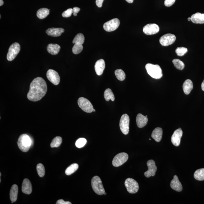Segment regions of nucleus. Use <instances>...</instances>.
<instances>
[{"instance_id":"nucleus-4","label":"nucleus","mask_w":204,"mask_h":204,"mask_svg":"<svg viewBox=\"0 0 204 204\" xmlns=\"http://www.w3.org/2000/svg\"><path fill=\"white\" fill-rule=\"evenodd\" d=\"M91 185L93 191L99 195H102L105 193L102 180L99 176H94L92 179Z\"/></svg>"},{"instance_id":"nucleus-27","label":"nucleus","mask_w":204,"mask_h":204,"mask_svg":"<svg viewBox=\"0 0 204 204\" xmlns=\"http://www.w3.org/2000/svg\"><path fill=\"white\" fill-rule=\"evenodd\" d=\"M79 168V165L76 163H73L70 165L67 168L65 171V174L67 176L71 175L78 170Z\"/></svg>"},{"instance_id":"nucleus-43","label":"nucleus","mask_w":204,"mask_h":204,"mask_svg":"<svg viewBox=\"0 0 204 204\" xmlns=\"http://www.w3.org/2000/svg\"><path fill=\"white\" fill-rule=\"evenodd\" d=\"M201 86L202 90L204 91V80L202 83Z\"/></svg>"},{"instance_id":"nucleus-38","label":"nucleus","mask_w":204,"mask_h":204,"mask_svg":"<svg viewBox=\"0 0 204 204\" xmlns=\"http://www.w3.org/2000/svg\"><path fill=\"white\" fill-rule=\"evenodd\" d=\"M73 13V9L69 8L62 13V16L64 18H69Z\"/></svg>"},{"instance_id":"nucleus-37","label":"nucleus","mask_w":204,"mask_h":204,"mask_svg":"<svg viewBox=\"0 0 204 204\" xmlns=\"http://www.w3.org/2000/svg\"><path fill=\"white\" fill-rule=\"evenodd\" d=\"M83 47L82 45L75 44L72 48V52L74 54H78L82 51Z\"/></svg>"},{"instance_id":"nucleus-11","label":"nucleus","mask_w":204,"mask_h":204,"mask_svg":"<svg viewBox=\"0 0 204 204\" xmlns=\"http://www.w3.org/2000/svg\"><path fill=\"white\" fill-rule=\"evenodd\" d=\"M176 38L175 35L168 33L161 37L159 39V42L164 46H168L175 42Z\"/></svg>"},{"instance_id":"nucleus-46","label":"nucleus","mask_w":204,"mask_h":204,"mask_svg":"<svg viewBox=\"0 0 204 204\" xmlns=\"http://www.w3.org/2000/svg\"><path fill=\"white\" fill-rule=\"evenodd\" d=\"M188 21H191V17L188 18Z\"/></svg>"},{"instance_id":"nucleus-20","label":"nucleus","mask_w":204,"mask_h":204,"mask_svg":"<svg viewBox=\"0 0 204 204\" xmlns=\"http://www.w3.org/2000/svg\"><path fill=\"white\" fill-rule=\"evenodd\" d=\"M64 32V30L63 28H52L47 29L46 31V33L49 36L53 37H58L60 36L61 34Z\"/></svg>"},{"instance_id":"nucleus-12","label":"nucleus","mask_w":204,"mask_h":204,"mask_svg":"<svg viewBox=\"0 0 204 204\" xmlns=\"http://www.w3.org/2000/svg\"><path fill=\"white\" fill-rule=\"evenodd\" d=\"M47 77L48 80L55 85H58L60 81V78L57 72L52 69L48 70Z\"/></svg>"},{"instance_id":"nucleus-44","label":"nucleus","mask_w":204,"mask_h":204,"mask_svg":"<svg viewBox=\"0 0 204 204\" xmlns=\"http://www.w3.org/2000/svg\"><path fill=\"white\" fill-rule=\"evenodd\" d=\"M127 2L129 3H132L133 2V0H125Z\"/></svg>"},{"instance_id":"nucleus-31","label":"nucleus","mask_w":204,"mask_h":204,"mask_svg":"<svg viewBox=\"0 0 204 204\" xmlns=\"http://www.w3.org/2000/svg\"><path fill=\"white\" fill-rule=\"evenodd\" d=\"M62 141V138L60 136H56L52 140L51 144H50V146L52 148H58L61 145Z\"/></svg>"},{"instance_id":"nucleus-47","label":"nucleus","mask_w":204,"mask_h":204,"mask_svg":"<svg viewBox=\"0 0 204 204\" xmlns=\"http://www.w3.org/2000/svg\"><path fill=\"white\" fill-rule=\"evenodd\" d=\"M93 112H96L95 110L94 109H93Z\"/></svg>"},{"instance_id":"nucleus-3","label":"nucleus","mask_w":204,"mask_h":204,"mask_svg":"<svg viewBox=\"0 0 204 204\" xmlns=\"http://www.w3.org/2000/svg\"><path fill=\"white\" fill-rule=\"evenodd\" d=\"M145 69L148 74L154 79H159L162 76V71L159 65L149 63L145 65Z\"/></svg>"},{"instance_id":"nucleus-49","label":"nucleus","mask_w":204,"mask_h":204,"mask_svg":"<svg viewBox=\"0 0 204 204\" xmlns=\"http://www.w3.org/2000/svg\"><path fill=\"white\" fill-rule=\"evenodd\" d=\"M146 116V117H147V116H147V115H146V116Z\"/></svg>"},{"instance_id":"nucleus-22","label":"nucleus","mask_w":204,"mask_h":204,"mask_svg":"<svg viewBox=\"0 0 204 204\" xmlns=\"http://www.w3.org/2000/svg\"><path fill=\"white\" fill-rule=\"evenodd\" d=\"M162 129L159 127L153 130L151 135L152 137L157 142H160L162 140Z\"/></svg>"},{"instance_id":"nucleus-34","label":"nucleus","mask_w":204,"mask_h":204,"mask_svg":"<svg viewBox=\"0 0 204 204\" xmlns=\"http://www.w3.org/2000/svg\"><path fill=\"white\" fill-rule=\"evenodd\" d=\"M38 175L40 177H43L45 174V168L41 163L38 164L36 167Z\"/></svg>"},{"instance_id":"nucleus-5","label":"nucleus","mask_w":204,"mask_h":204,"mask_svg":"<svg viewBox=\"0 0 204 204\" xmlns=\"http://www.w3.org/2000/svg\"><path fill=\"white\" fill-rule=\"evenodd\" d=\"M78 103L80 108L85 112L91 113L94 109L91 103L85 98H79L78 99Z\"/></svg>"},{"instance_id":"nucleus-7","label":"nucleus","mask_w":204,"mask_h":204,"mask_svg":"<svg viewBox=\"0 0 204 204\" xmlns=\"http://www.w3.org/2000/svg\"><path fill=\"white\" fill-rule=\"evenodd\" d=\"M125 186L127 191L130 194H135L139 191V184L136 181L132 179H127L125 180Z\"/></svg>"},{"instance_id":"nucleus-41","label":"nucleus","mask_w":204,"mask_h":204,"mask_svg":"<svg viewBox=\"0 0 204 204\" xmlns=\"http://www.w3.org/2000/svg\"><path fill=\"white\" fill-rule=\"evenodd\" d=\"M56 204H71V202H65L63 200L61 199L57 201L56 202Z\"/></svg>"},{"instance_id":"nucleus-33","label":"nucleus","mask_w":204,"mask_h":204,"mask_svg":"<svg viewBox=\"0 0 204 204\" xmlns=\"http://www.w3.org/2000/svg\"><path fill=\"white\" fill-rule=\"evenodd\" d=\"M115 74L116 78L119 81H124L125 78V74L122 69H117L115 72Z\"/></svg>"},{"instance_id":"nucleus-15","label":"nucleus","mask_w":204,"mask_h":204,"mask_svg":"<svg viewBox=\"0 0 204 204\" xmlns=\"http://www.w3.org/2000/svg\"><path fill=\"white\" fill-rule=\"evenodd\" d=\"M182 135V129L179 128L174 131L171 137V142L175 146H179L180 144L181 139Z\"/></svg>"},{"instance_id":"nucleus-16","label":"nucleus","mask_w":204,"mask_h":204,"mask_svg":"<svg viewBox=\"0 0 204 204\" xmlns=\"http://www.w3.org/2000/svg\"><path fill=\"white\" fill-rule=\"evenodd\" d=\"M105 68V62L103 59H100L96 61L95 65V69L98 75H101Z\"/></svg>"},{"instance_id":"nucleus-23","label":"nucleus","mask_w":204,"mask_h":204,"mask_svg":"<svg viewBox=\"0 0 204 204\" xmlns=\"http://www.w3.org/2000/svg\"><path fill=\"white\" fill-rule=\"evenodd\" d=\"M61 47L58 44H50L47 47V50L52 55H57L60 50Z\"/></svg>"},{"instance_id":"nucleus-36","label":"nucleus","mask_w":204,"mask_h":204,"mask_svg":"<svg viewBox=\"0 0 204 204\" xmlns=\"http://www.w3.org/2000/svg\"><path fill=\"white\" fill-rule=\"evenodd\" d=\"M188 51V49L184 47H178L176 50V54L179 56H184Z\"/></svg>"},{"instance_id":"nucleus-1","label":"nucleus","mask_w":204,"mask_h":204,"mask_svg":"<svg viewBox=\"0 0 204 204\" xmlns=\"http://www.w3.org/2000/svg\"><path fill=\"white\" fill-rule=\"evenodd\" d=\"M46 82L42 78H35L31 83L27 97L29 100L36 102L40 100L47 92Z\"/></svg>"},{"instance_id":"nucleus-9","label":"nucleus","mask_w":204,"mask_h":204,"mask_svg":"<svg viewBox=\"0 0 204 204\" xmlns=\"http://www.w3.org/2000/svg\"><path fill=\"white\" fill-rule=\"evenodd\" d=\"M128 157V155L126 153H119L113 158L112 165L114 167L120 166L127 162Z\"/></svg>"},{"instance_id":"nucleus-6","label":"nucleus","mask_w":204,"mask_h":204,"mask_svg":"<svg viewBox=\"0 0 204 204\" xmlns=\"http://www.w3.org/2000/svg\"><path fill=\"white\" fill-rule=\"evenodd\" d=\"M20 50V45L18 43L15 42L11 45L7 55L8 60L12 61L14 59L19 53Z\"/></svg>"},{"instance_id":"nucleus-28","label":"nucleus","mask_w":204,"mask_h":204,"mask_svg":"<svg viewBox=\"0 0 204 204\" xmlns=\"http://www.w3.org/2000/svg\"><path fill=\"white\" fill-rule=\"evenodd\" d=\"M104 97L105 100L109 102L111 99L112 101L113 102L115 100V96L114 94L112 92L111 89H106L104 93Z\"/></svg>"},{"instance_id":"nucleus-42","label":"nucleus","mask_w":204,"mask_h":204,"mask_svg":"<svg viewBox=\"0 0 204 204\" xmlns=\"http://www.w3.org/2000/svg\"><path fill=\"white\" fill-rule=\"evenodd\" d=\"M104 0H96V5L99 8L102 7V3Z\"/></svg>"},{"instance_id":"nucleus-26","label":"nucleus","mask_w":204,"mask_h":204,"mask_svg":"<svg viewBox=\"0 0 204 204\" xmlns=\"http://www.w3.org/2000/svg\"><path fill=\"white\" fill-rule=\"evenodd\" d=\"M50 10L47 8L40 9L37 12V16L40 19H43L49 14Z\"/></svg>"},{"instance_id":"nucleus-35","label":"nucleus","mask_w":204,"mask_h":204,"mask_svg":"<svg viewBox=\"0 0 204 204\" xmlns=\"http://www.w3.org/2000/svg\"><path fill=\"white\" fill-rule=\"evenodd\" d=\"M87 141L84 138H80L76 141L75 145L77 148H81L84 146L86 144Z\"/></svg>"},{"instance_id":"nucleus-32","label":"nucleus","mask_w":204,"mask_h":204,"mask_svg":"<svg viewBox=\"0 0 204 204\" xmlns=\"http://www.w3.org/2000/svg\"><path fill=\"white\" fill-rule=\"evenodd\" d=\"M172 62L174 64V66L177 69L182 70H183L184 68H185V64L180 60L178 59H174L172 61Z\"/></svg>"},{"instance_id":"nucleus-19","label":"nucleus","mask_w":204,"mask_h":204,"mask_svg":"<svg viewBox=\"0 0 204 204\" xmlns=\"http://www.w3.org/2000/svg\"><path fill=\"white\" fill-rule=\"evenodd\" d=\"M22 191L23 192L26 194H30L32 192V185L28 179H24L22 184Z\"/></svg>"},{"instance_id":"nucleus-14","label":"nucleus","mask_w":204,"mask_h":204,"mask_svg":"<svg viewBox=\"0 0 204 204\" xmlns=\"http://www.w3.org/2000/svg\"><path fill=\"white\" fill-rule=\"evenodd\" d=\"M159 28L157 24H147L143 27V32L147 35L156 34L159 32Z\"/></svg>"},{"instance_id":"nucleus-13","label":"nucleus","mask_w":204,"mask_h":204,"mask_svg":"<svg viewBox=\"0 0 204 204\" xmlns=\"http://www.w3.org/2000/svg\"><path fill=\"white\" fill-rule=\"evenodd\" d=\"M148 169V171L145 173V177L149 178L151 176H154L156 175L157 171V167L156 165V162L153 160H149L147 162Z\"/></svg>"},{"instance_id":"nucleus-40","label":"nucleus","mask_w":204,"mask_h":204,"mask_svg":"<svg viewBox=\"0 0 204 204\" xmlns=\"http://www.w3.org/2000/svg\"><path fill=\"white\" fill-rule=\"evenodd\" d=\"M80 10V8L77 7H75L73 9V15L74 16H77V13H79Z\"/></svg>"},{"instance_id":"nucleus-10","label":"nucleus","mask_w":204,"mask_h":204,"mask_svg":"<svg viewBox=\"0 0 204 204\" xmlns=\"http://www.w3.org/2000/svg\"><path fill=\"white\" fill-rule=\"evenodd\" d=\"M120 25V21L117 18H115L105 23L104 24V30L107 32L114 31L119 28Z\"/></svg>"},{"instance_id":"nucleus-39","label":"nucleus","mask_w":204,"mask_h":204,"mask_svg":"<svg viewBox=\"0 0 204 204\" xmlns=\"http://www.w3.org/2000/svg\"><path fill=\"white\" fill-rule=\"evenodd\" d=\"M176 0H165V5L166 7H170L175 2Z\"/></svg>"},{"instance_id":"nucleus-29","label":"nucleus","mask_w":204,"mask_h":204,"mask_svg":"<svg viewBox=\"0 0 204 204\" xmlns=\"http://www.w3.org/2000/svg\"><path fill=\"white\" fill-rule=\"evenodd\" d=\"M85 41V38L82 33H79L75 37L73 41V43L74 44L82 45Z\"/></svg>"},{"instance_id":"nucleus-25","label":"nucleus","mask_w":204,"mask_h":204,"mask_svg":"<svg viewBox=\"0 0 204 204\" xmlns=\"http://www.w3.org/2000/svg\"><path fill=\"white\" fill-rule=\"evenodd\" d=\"M18 187L17 185H14L12 186L10 191V199L12 203L16 201L18 198Z\"/></svg>"},{"instance_id":"nucleus-2","label":"nucleus","mask_w":204,"mask_h":204,"mask_svg":"<svg viewBox=\"0 0 204 204\" xmlns=\"http://www.w3.org/2000/svg\"><path fill=\"white\" fill-rule=\"evenodd\" d=\"M19 149L23 152H27L30 149L32 145V140L27 135L24 134L20 136L18 141Z\"/></svg>"},{"instance_id":"nucleus-30","label":"nucleus","mask_w":204,"mask_h":204,"mask_svg":"<svg viewBox=\"0 0 204 204\" xmlns=\"http://www.w3.org/2000/svg\"><path fill=\"white\" fill-rule=\"evenodd\" d=\"M194 177L197 180H204V168L197 170L194 173Z\"/></svg>"},{"instance_id":"nucleus-45","label":"nucleus","mask_w":204,"mask_h":204,"mask_svg":"<svg viewBox=\"0 0 204 204\" xmlns=\"http://www.w3.org/2000/svg\"><path fill=\"white\" fill-rule=\"evenodd\" d=\"M3 4H4V1L3 0H0V6H2Z\"/></svg>"},{"instance_id":"nucleus-18","label":"nucleus","mask_w":204,"mask_h":204,"mask_svg":"<svg viewBox=\"0 0 204 204\" xmlns=\"http://www.w3.org/2000/svg\"><path fill=\"white\" fill-rule=\"evenodd\" d=\"M148 118L141 113H139L136 116V124L139 128H142L145 126L148 123Z\"/></svg>"},{"instance_id":"nucleus-17","label":"nucleus","mask_w":204,"mask_h":204,"mask_svg":"<svg viewBox=\"0 0 204 204\" xmlns=\"http://www.w3.org/2000/svg\"><path fill=\"white\" fill-rule=\"evenodd\" d=\"M171 187L172 189L177 192H181L182 191V187L178 177L177 176H174V179L171 181Z\"/></svg>"},{"instance_id":"nucleus-21","label":"nucleus","mask_w":204,"mask_h":204,"mask_svg":"<svg viewBox=\"0 0 204 204\" xmlns=\"http://www.w3.org/2000/svg\"><path fill=\"white\" fill-rule=\"evenodd\" d=\"M191 21L194 24H204V14L197 13L193 14L191 16Z\"/></svg>"},{"instance_id":"nucleus-24","label":"nucleus","mask_w":204,"mask_h":204,"mask_svg":"<svg viewBox=\"0 0 204 204\" xmlns=\"http://www.w3.org/2000/svg\"><path fill=\"white\" fill-rule=\"evenodd\" d=\"M182 88L184 93L186 95H189L191 93L193 89V84L191 80L187 79L184 82Z\"/></svg>"},{"instance_id":"nucleus-8","label":"nucleus","mask_w":204,"mask_h":204,"mask_svg":"<svg viewBox=\"0 0 204 204\" xmlns=\"http://www.w3.org/2000/svg\"><path fill=\"white\" fill-rule=\"evenodd\" d=\"M130 119L128 115L125 114L121 117L119 122V127L122 132L125 135L128 134L129 129Z\"/></svg>"},{"instance_id":"nucleus-48","label":"nucleus","mask_w":204,"mask_h":204,"mask_svg":"<svg viewBox=\"0 0 204 204\" xmlns=\"http://www.w3.org/2000/svg\"><path fill=\"white\" fill-rule=\"evenodd\" d=\"M104 194H105V195H106V193L105 192V193H104Z\"/></svg>"}]
</instances>
